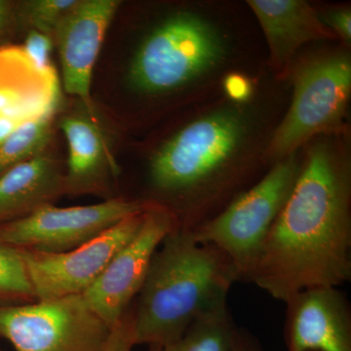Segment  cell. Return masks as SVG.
Instances as JSON below:
<instances>
[{"label": "cell", "instance_id": "obj_17", "mask_svg": "<svg viewBox=\"0 0 351 351\" xmlns=\"http://www.w3.org/2000/svg\"><path fill=\"white\" fill-rule=\"evenodd\" d=\"M55 112L25 120L0 145V177L15 166L45 154L53 132Z\"/></svg>", "mask_w": 351, "mask_h": 351}, {"label": "cell", "instance_id": "obj_19", "mask_svg": "<svg viewBox=\"0 0 351 351\" xmlns=\"http://www.w3.org/2000/svg\"><path fill=\"white\" fill-rule=\"evenodd\" d=\"M77 0H25L14 2L13 25L53 38L60 21Z\"/></svg>", "mask_w": 351, "mask_h": 351}, {"label": "cell", "instance_id": "obj_25", "mask_svg": "<svg viewBox=\"0 0 351 351\" xmlns=\"http://www.w3.org/2000/svg\"><path fill=\"white\" fill-rule=\"evenodd\" d=\"M233 351H263V350L257 341H254V338H252L250 335L239 329L237 337H235Z\"/></svg>", "mask_w": 351, "mask_h": 351}, {"label": "cell", "instance_id": "obj_3", "mask_svg": "<svg viewBox=\"0 0 351 351\" xmlns=\"http://www.w3.org/2000/svg\"><path fill=\"white\" fill-rule=\"evenodd\" d=\"M243 133L237 113H213L182 128L152 157V188L186 205L189 214L180 230L195 232L206 221L208 205L226 186V168Z\"/></svg>", "mask_w": 351, "mask_h": 351}, {"label": "cell", "instance_id": "obj_7", "mask_svg": "<svg viewBox=\"0 0 351 351\" xmlns=\"http://www.w3.org/2000/svg\"><path fill=\"white\" fill-rule=\"evenodd\" d=\"M110 331L82 295L0 306V338L16 351H104Z\"/></svg>", "mask_w": 351, "mask_h": 351}, {"label": "cell", "instance_id": "obj_18", "mask_svg": "<svg viewBox=\"0 0 351 351\" xmlns=\"http://www.w3.org/2000/svg\"><path fill=\"white\" fill-rule=\"evenodd\" d=\"M36 302L20 249L0 241V306Z\"/></svg>", "mask_w": 351, "mask_h": 351}, {"label": "cell", "instance_id": "obj_2", "mask_svg": "<svg viewBox=\"0 0 351 351\" xmlns=\"http://www.w3.org/2000/svg\"><path fill=\"white\" fill-rule=\"evenodd\" d=\"M237 272L216 247L176 228L152 258L135 308V343L166 348L196 320L228 306Z\"/></svg>", "mask_w": 351, "mask_h": 351}, {"label": "cell", "instance_id": "obj_20", "mask_svg": "<svg viewBox=\"0 0 351 351\" xmlns=\"http://www.w3.org/2000/svg\"><path fill=\"white\" fill-rule=\"evenodd\" d=\"M53 47L54 40L52 38L32 29L27 32L23 51L36 68L40 71H46L51 69L50 56Z\"/></svg>", "mask_w": 351, "mask_h": 351}, {"label": "cell", "instance_id": "obj_23", "mask_svg": "<svg viewBox=\"0 0 351 351\" xmlns=\"http://www.w3.org/2000/svg\"><path fill=\"white\" fill-rule=\"evenodd\" d=\"M225 89L228 96L237 101H246L252 92L250 82L243 75H230L225 80Z\"/></svg>", "mask_w": 351, "mask_h": 351}, {"label": "cell", "instance_id": "obj_22", "mask_svg": "<svg viewBox=\"0 0 351 351\" xmlns=\"http://www.w3.org/2000/svg\"><path fill=\"white\" fill-rule=\"evenodd\" d=\"M323 24L336 36L346 43L351 39V13L350 9H332L320 15Z\"/></svg>", "mask_w": 351, "mask_h": 351}, {"label": "cell", "instance_id": "obj_13", "mask_svg": "<svg viewBox=\"0 0 351 351\" xmlns=\"http://www.w3.org/2000/svg\"><path fill=\"white\" fill-rule=\"evenodd\" d=\"M59 127L69 147L66 193L105 195L119 175V166L92 106L84 104V108L63 115Z\"/></svg>", "mask_w": 351, "mask_h": 351}, {"label": "cell", "instance_id": "obj_16", "mask_svg": "<svg viewBox=\"0 0 351 351\" xmlns=\"http://www.w3.org/2000/svg\"><path fill=\"white\" fill-rule=\"evenodd\" d=\"M237 330L225 306L196 320L162 351H233Z\"/></svg>", "mask_w": 351, "mask_h": 351}, {"label": "cell", "instance_id": "obj_6", "mask_svg": "<svg viewBox=\"0 0 351 351\" xmlns=\"http://www.w3.org/2000/svg\"><path fill=\"white\" fill-rule=\"evenodd\" d=\"M350 90L351 63L346 54L317 57L300 66L292 105L270 142L269 156L281 160L313 136L339 130Z\"/></svg>", "mask_w": 351, "mask_h": 351}, {"label": "cell", "instance_id": "obj_10", "mask_svg": "<svg viewBox=\"0 0 351 351\" xmlns=\"http://www.w3.org/2000/svg\"><path fill=\"white\" fill-rule=\"evenodd\" d=\"M176 228L177 219L172 212L152 202L135 237L120 249L82 295L88 306L110 329L130 308L145 282L154 254Z\"/></svg>", "mask_w": 351, "mask_h": 351}, {"label": "cell", "instance_id": "obj_27", "mask_svg": "<svg viewBox=\"0 0 351 351\" xmlns=\"http://www.w3.org/2000/svg\"><path fill=\"white\" fill-rule=\"evenodd\" d=\"M147 351H162V348H159V346H149V350Z\"/></svg>", "mask_w": 351, "mask_h": 351}, {"label": "cell", "instance_id": "obj_28", "mask_svg": "<svg viewBox=\"0 0 351 351\" xmlns=\"http://www.w3.org/2000/svg\"><path fill=\"white\" fill-rule=\"evenodd\" d=\"M0 117H2V114H1V113H0Z\"/></svg>", "mask_w": 351, "mask_h": 351}, {"label": "cell", "instance_id": "obj_9", "mask_svg": "<svg viewBox=\"0 0 351 351\" xmlns=\"http://www.w3.org/2000/svg\"><path fill=\"white\" fill-rule=\"evenodd\" d=\"M145 211L127 217L99 237L64 253L20 249L36 301L84 294L120 249L135 237Z\"/></svg>", "mask_w": 351, "mask_h": 351}, {"label": "cell", "instance_id": "obj_21", "mask_svg": "<svg viewBox=\"0 0 351 351\" xmlns=\"http://www.w3.org/2000/svg\"><path fill=\"white\" fill-rule=\"evenodd\" d=\"M135 346V311L130 306L112 328L104 351H132Z\"/></svg>", "mask_w": 351, "mask_h": 351}, {"label": "cell", "instance_id": "obj_24", "mask_svg": "<svg viewBox=\"0 0 351 351\" xmlns=\"http://www.w3.org/2000/svg\"><path fill=\"white\" fill-rule=\"evenodd\" d=\"M13 6L12 1L0 0V43L14 29Z\"/></svg>", "mask_w": 351, "mask_h": 351}, {"label": "cell", "instance_id": "obj_5", "mask_svg": "<svg viewBox=\"0 0 351 351\" xmlns=\"http://www.w3.org/2000/svg\"><path fill=\"white\" fill-rule=\"evenodd\" d=\"M223 53L213 25L195 14H176L138 46L129 66V85L140 93H167L213 69Z\"/></svg>", "mask_w": 351, "mask_h": 351}, {"label": "cell", "instance_id": "obj_26", "mask_svg": "<svg viewBox=\"0 0 351 351\" xmlns=\"http://www.w3.org/2000/svg\"><path fill=\"white\" fill-rule=\"evenodd\" d=\"M24 121L13 117H4V115L0 117V145L3 144L4 141L10 136V134Z\"/></svg>", "mask_w": 351, "mask_h": 351}, {"label": "cell", "instance_id": "obj_11", "mask_svg": "<svg viewBox=\"0 0 351 351\" xmlns=\"http://www.w3.org/2000/svg\"><path fill=\"white\" fill-rule=\"evenodd\" d=\"M120 4L119 0H77L60 21L53 36L64 90L86 105L91 106L94 66Z\"/></svg>", "mask_w": 351, "mask_h": 351}, {"label": "cell", "instance_id": "obj_15", "mask_svg": "<svg viewBox=\"0 0 351 351\" xmlns=\"http://www.w3.org/2000/svg\"><path fill=\"white\" fill-rule=\"evenodd\" d=\"M64 193V173L57 159L43 154L25 161L0 177V223L54 205Z\"/></svg>", "mask_w": 351, "mask_h": 351}, {"label": "cell", "instance_id": "obj_1", "mask_svg": "<svg viewBox=\"0 0 351 351\" xmlns=\"http://www.w3.org/2000/svg\"><path fill=\"white\" fill-rule=\"evenodd\" d=\"M351 182L330 145L311 147L248 282L285 302L306 289L351 279Z\"/></svg>", "mask_w": 351, "mask_h": 351}, {"label": "cell", "instance_id": "obj_4", "mask_svg": "<svg viewBox=\"0 0 351 351\" xmlns=\"http://www.w3.org/2000/svg\"><path fill=\"white\" fill-rule=\"evenodd\" d=\"M301 165L295 154L195 230L199 243L219 249L232 263L237 280L248 282L274 221L287 201Z\"/></svg>", "mask_w": 351, "mask_h": 351}, {"label": "cell", "instance_id": "obj_12", "mask_svg": "<svg viewBox=\"0 0 351 351\" xmlns=\"http://www.w3.org/2000/svg\"><path fill=\"white\" fill-rule=\"evenodd\" d=\"M285 304L288 351H351L350 302L338 287L306 289Z\"/></svg>", "mask_w": 351, "mask_h": 351}, {"label": "cell", "instance_id": "obj_14", "mask_svg": "<svg viewBox=\"0 0 351 351\" xmlns=\"http://www.w3.org/2000/svg\"><path fill=\"white\" fill-rule=\"evenodd\" d=\"M267 44L270 63L286 73L295 53L304 44L336 36L323 24L320 14L302 0H249Z\"/></svg>", "mask_w": 351, "mask_h": 351}, {"label": "cell", "instance_id": "obj_8", "mask_svg": "<svg viewBox=\"0 0 351 351\" xmlns=\"http://www.w3.org/2000/svg\"><path fill=\"white\" fill-rule=\"evenodd\" d=\"M152 202L108 198L97 204L40 208L25 218L0 223V241L18 249L64 253L77 248Z\"/></svg>", "mask_w": 351, "mask_h": 351}]
</instances>
